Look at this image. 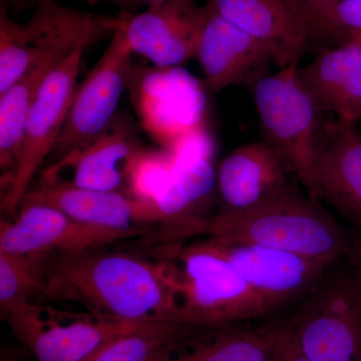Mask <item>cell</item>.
Returning <instances> with one entry per match:
<instances>
[{
	"mask_svg": "<svg viewBox=\"0 0 361 361\" xmlns=\"http://www.w3.org/2000/svg\"><path fill=\"white\" fill-rule=\"evenodd\" d=\"M85 51L75 52L54 68L42 80L33 102L18 168L4 197L1 209L16 215L37 171L49 160L63 128L78 87Z\"/></svg>",
	"mask_w": 361,
	"mask_h": 361,
	"instance_id": "obj_8",
	"label": "cell"
},
{
	"mask_svg": "<svg viewBox=\"0 0 361 361\" xmlns=\"http://www.w3.org/2000/svg\"><path fill=\"white\" fill-rule=\"evenodd\" d=\"M293 180H298L288 161L268 142L244 145L218 168L221 211L239 212L261 205L297 186Z\"/></svg>",
	"mask_w": 361,
	"mask_h": 361,
	"instance_id": "obj_15",
	"label": "cell"
},
{
	"mask_svg": "<svg viewBox=\"0 0 361 361\" xmlns=\"http://www.w3.org/2000/svg\"><path fill=\"white\" fill-rule=\"evenodd\" d=\"M206 18L196 59L205 77V87L217 94L231 85L255 84L274 63L264 45L226 20L210 4H205Z\"/></svg>",
	"mask_w": 361,
	"mask_h": 361,
	"instance_id": "obj_14",
	"label": "cell"
},
{
	"mask_svg": "<svg viewBox=\"0 0 361 361\" xmlns=\"http://www.w3.org/2000/svg\"><path fill=\"white\" fill-rule=\"evenodd\" d=\"M215 242L273 312L297 297L310 293L330 267L270 247Z\"/></svg>",
	"mask_w": 361,
	"mask_h": 361,
	"instance_id": "obj_11",
	"label": "cell"
},
{
	"mask_svg": "<svg viewBox=\"0 0 361 361\" xmlns=\"http://www.w3.org/2000/svg\"><path fill=\"white\" fill-rule=\"evenodd\" d=\"M90 1L92 4L99 1L109 2L120 8V16H133L139 13L141 8H145L144 11H146L152 7L160 6L167 0H90Z\"/></svg>",
	"mask_w": 361,
	"mask_h": 361,
	"instance_id": "obj_28",
	"label": "cell"
},
{
	"mask_svg": "<svg viewBox=\"0 0 361 361\" xmlns=\"http://www.w3.org/2000/svg\"><path fill=\"white\" fill-rule=\"evenodd\" d=\"M0 8V94L37 66L56 68L75 52L113 35L120 18H108L54 0H35V13L25 23Z\"/></svg>",
	"mask_w": 361,
	"mask_h": 361,
	"instance_id": "obj_4",
	"label": "cell"
},
{
	"mask_svg": "<svg viewBox=\"0 0 361 361\" xmlns=\"http://www.w3.org/2000/svg\"><path fill=\"white\" fill-rule=\"evenodd\" d=\"M288 322L310 361H361V277L349 268L323 278Z\"/></svg>",
	"mask_w": 361,
	"mask_h": 361,
	"instance_id": "obj_6",
	"label": "cell"
},
{
	"mask_svg": "<svg viewBox=\"0 0 361 361\" xmlns=\"http://www.w3.org/2000/svg\"><path fill=\"white\" fill-rule=\"evenodd\" d=\"M32 1H33V0H4L7 6H11L13 9H16V11H20V9L27 6V4Z\"/></svg>",
	"mask_w": 361,
	"mask_h": 361,
	"instance_id": "obj_31",
	"label": "cell"
},
{
	"mask_svg": "<svg viewBox=\"0 0 361 361\" xmlns=\"http://www.w3.org/2000/svg\"><path fill=\"white\" fill-rule=\"evenodd\" d=\"M349 40H353L361 45V32H349Z\"/></svg>",
	"mask_w": 361,
	"mask_h": 361,
	"instance_id": "obj_32",
	"label": "cell"
},
{
	"mask_svg": "<svg viewBox=\"0 0 361 361\" xmlns=\"http://www.w3.org/2000/svg\"><path fill=\"white\" fill-rule=\"evenodd\" d=\"M130 116L118 114L103 134L45 171L44 177L71 170L73 186L96 191L129 192V179L135 161L145 151Z\"/></svg>",
	"mask_w": 361,
	"mask_h": 361,
	"instance_id": "obj_13",
	"label": "cell"
},
{
	"mask_svg": "<svg viewBox=\"0 0 361 361\" xmlns=\"http://www.w3.org/2000/svg\"><path fill=\"white\" fill-rule=\"evenodd\" d=\"M101 249L32 255L40 295L82 305L94 318L189 324L161 261Z\"/></svg>",
	"mask_w": 361,
	"mask_h": 361,
	"instance_id": "obj_1",
	"label": "cell"
},
{
	"mask_svg": "<svg viewBox=\"0 0 361 361\" xmlns=\"http://www.w3.org/2000/svg\"><path fill=\"white\" fill-rule=\"evenodd\" d=\"M175 168L174 159L167 149L163 151L145 149L130 173V193L155 203L157 197L172 177Z\"/></svg>",
	"mask_w": 361,
	"mask_h": 361,
	"instance_id": "obj_26",
	"label": "cell"
},
{
	"mask_svg": "<svg viewBox=\"0 0 361 361\" xmlns=\"http://www.w3.org/2000/svg\"><path fill=\"white\" fill-rule=\"evenodd\" d=\"M149 323L104 318L68 323L44 319L25 345L39 361H82L109 339L137 331Z\"/></svg>",
	"mask_w": 361,
	"mask_h": 361,
	"instance_id": "obj_20",
	"label": "cell"
},
{
	"mask_svg": "<svg viewBox=\"0 0 361 361\" xmlns=\"http://www.w3.org/2000/svg\"><path fill=\"white\" fill-rule=\"evenodd\" d=\"M289 334V323L278 322L258 329H223L182 355L159 361H274Z\"/></svg>",
	"mask_w": 361,
	"mask_h": 361,
	"instance_id": "obj_21",
	"label": "cell"
},
{
	"mask_svg": "<svg viewBox=\"0 0 361 361\" xmlns=\"http://www.w3.org/2000/svg\"><path fill=\"white\" fill-rule=\"evenodd\" d=\"M217 189L213 158H197L176 164L174 173L155 200L168 243L208 231L211 218L203 216L206 204Z\"/></svg>",
	"mask_w": 361,
	"mask_h": 361,
	"instance_id": "obj_18",
	"label": "cell"
},
{
	"mask_svg": "<svg viewBox=\"0 0 361 361\" xmlns=\"http://www.w3.org/2000/svg\"><path fill=\"white\" fill-rule=\"evenodd\" d=\"M341 0H283L294 16L318 44H345L349 32L337 18V6Z\"/></svg>",
	"mask_w": 361,
	"mask_h": 361,
	"instance_id": "obj_25",
	"label": "cell"
},
{
	"mask_svg": "<svg viewBox=\"0 0 361 361\" xmlns=\"http://www.w3.org/2000/svg\"><path fill=\"white\" fill-rule=\"evenodd\" d=\"M337 18L348 32H361V0H341Z\"/></svg>",
	"mask_w": 361,
	"mask_h": 361,
	"instance_id": "obj_27",
	"label": "cell"
},
{
	"mask_svg": "<svg viewBox=\"0 0 361 361\" xmlns=\"http://www.w3.org/2000/svg\"><path fill=\"white\" fill-rule=\"evenodd\" d=\"M226 20L261 42L280 68L298 63L314 42L283 0H207Z\"/></svg>",
	"mask_w": 361,
	"mask_h": 361,
	"instance_id": "obj_17",
	"label": "cell"
},
{
	"mask_svg": "<svg viewBox=\"0 0 361 361\" xmlns=\"http://www.w3.org/2000/svg\"><path fill=\"white\" fill-rule=\"evenodd\" d=\"M32 204L52 207L71 219L108 229L148 231L142 225L160 223L154 202L130 192L82 189L63 180H47L28 191L20 206Z\"/></svg>",
	"mask_w": 361,
	"mask_h": 361,
	"instance_id": "obj_12",
	"label": "cell"
},
{
	"mask_svg": "<svg viewBox=\"0 0 361 361\" xmlns=\"http://www.w3.org/2000/svg\"><path fill=\"white\" fill-rule=\"evenodd\" d=\"M274 361H310L301 353L300 349L292 338L290 327H289L288 337Z\"/></svg>",
	"mask_w": 361,
	"mask_h": 361,
	"instance_id": "obj_29",
	"label": "cell"
},
{
	"mask_svg": "<svg viewBox=\"0 0 361 361\" xmlns=\"http://www.w3.org/2000/svg\"><path fill=\"white\" fill-rule=\"evenodd\" d=\"M1 361H8V360H7L6 358H4V356L2 355Z\"/></svg>",
	"mask_w": 361,
	"mask_h": 361,
	"instance_id": "obj_33",
	"label": "cell"
},
{
	"mask_svg": "<svg viewBox=\"0 0 361 361\" xmlns=\"http://www.w3.org/2000/svg\"><path fill=\"white\" fill-rule=\"evenodd\" d=\"M54 68H33L0 94V168L6 190L18 168L33 102L42 80Z\"/></svg>",
	"mask_w": 361,
	"mask_h": 361,
	"instance_id": "obj_22",
	"label": "cell"
},
{
	"mask_svg": "<svg viewBox=\"0 0 361 361\" xmlns=\"http://www.w3.org/2000/svg\"><path fill=\"white\" fill-rule=\"evenodd\" d=\"M118 27L130 49L160 68L196 59L206 7L195 0H167L133 16H120Z\"/></svg>",
	"mask_w": 361,
	"mask_h": 361,
	"instance_id": "obj_9",
	"label": "cell"
},
{
	"mask_svg": "<svg viewBox=\"0 0 361 361\" xmlns=\"http://www.w3.org/2000/svg\"><path fill=\"white\" fill-rule=\"evenodd\" d=\"M202 327L177 322H152L144 329L109 339L82 361H159L174 355Z\"/></svg>",
	"mask_w": 361,
	"mask_h": 361,
	"instance_id": "obj_23",
	"label": "cell"
},
{
	"mask_svg": "<svg viewBox=\"0 0 361 361\" xmlns=\"http://www.w3.org/2000/svg\"><path fill=\"white\" fill-rule=\"evenodd\" d=\"M40 295V284L32 255L0 252V312L4 320L37 307L32 296Z\"/></svg>",
	"mask_w": 361,
	"mask_h": 361,
	"instance_id": "obj_24",
	"label": "cell"
},
{
	"mask_svg": "<svg viewBox=\"0 0 361 361\" xmlns=\"http://www.w3.org/2000/svg\"><path fill=\"white\" fill-rule=\"evenodd\" d=\"M299 77L323 113L341 122L361 120V45L353 40L324 47Z\"/></svg>",
	"mask_w": 361,
	"mask_h": 361,
	"instance_id": "obj_19",
	"label": "cell"
},
{
	"mask_svg": "<svg viewBox=\"0 0 361 361\" xmlns=\"http://www.w3.org/2000/svg\"><path fill=\"white\" fill-rule=\"evenodd\" d=\"M253 96L264 141L288 161L306 193L319 200L314 166L326 118L299 77L298 63L261 78Z\"/></svg>",
	"mask_w": 361,
	"mask_h": 361,
	"instance_id": "obj_5",
	"label": "cell"
},
{
	"mask_svg": "<svg viewBox=\"0 0 361 361\" xmlns=\"http://www.w3.org/2000/svg\"><path fill=\"white\" fill-rule=\"evenodd\" d=\"M132 54L118 25L108 49L78 85L65 128L49 157L51 165L85 148L110 127L123 92L133 80Z\"/></svg>",
	"mask_w": 361,
	"mask_h": 361,
	"instance_id": "obj_7",
	"label": "cell"
},
{
	"mask_svg": "<svg viewBox=\"0 0 361 361\" xmlns=\"http://www.w3.org/2000/svg\"><path fill=\"white\" fill-rule=\"evenodd\" d=\"M349 268L361 277V240L353 241L351 250L348 255Z\"/></svg>",
	"mask_w": 361,
	"mask_h": 361,
	"instance_id": "obj_30",
	"label": "cell"
},
{
	"mask_svg": "<svg viewBox=\"0 0 361 361\" xmlns=\"http://www.w3.org/2000/svg\"><path fill=\"white\" fill-rule=\"evenodd\" d=\"M158 249L189 324L222 330L273 313L213 240Z\"/></svg>",
	"mask_w": 361,
	"mask_h": 361,
	"instance_id": "obj_3",
	"label": "cell"
},
{
	"mask_svg": "<svg viewBox=\"0 0 361 361\" xmlns=\"http://www.w3.org/2000/svg\"><path fill=\"white\" fill-rule=\"evenodd\" d=\"M314 178L325 199L361 227V135L355 123L326 120L316 153Z\"/></svg>",
	"mask_w": 361,
	"mask_h": 361,
	"instance_id": "obj_16",
	"label": "cell"
},
{
	"mask_svg": "<svg viewBox=\"0 0 361 361\" xmlns=\"http://www.w3.org/2000/svg\"><path fill=\"white\" fill-rule=\"evenodd\" d=\"M13 222L1 219L0 252L13 255H39L54 251L101 249L122 240L148 235L84 224L52 207L20 206Z\"/></svg>",
	"mask_w": 361,
	"mask_h": 361,
	"instance_id": "obj_10",
	"label": "cell"
},
{
	"mask_svg": "<svg viewBox=\"0 0 361 361\" xmlns=\"http://www.w3.org/2000/svg\"><path fill=\"white\" fill-rule=\"evenodd\" d=\"M209 238L270 247L331 266L349 254L353 239L322 205L298 186L239 212L212 218Z\"/></svg>",
	"mask_w": 361,
	"mask_h": 361,
	"instance_id": "obj_2",
	"label": "cell"
}]
</instances>
